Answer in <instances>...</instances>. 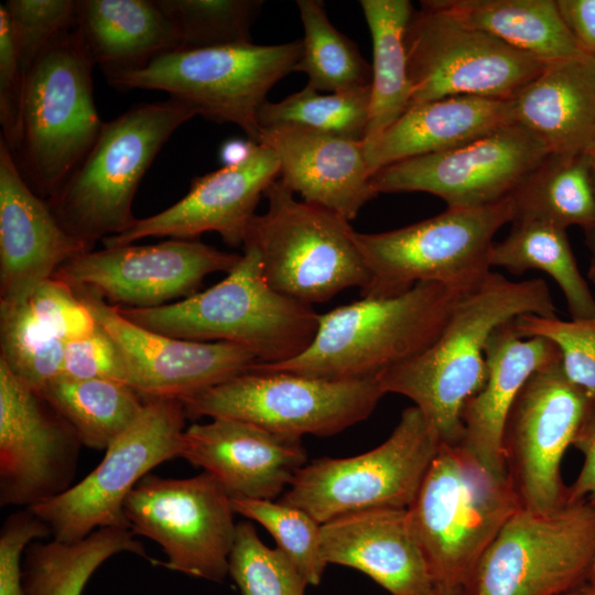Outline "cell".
<instances>
[{
	"mask_svg": "<svg viewBox=\"0 0 595 595\" xmlns=\"http://www.w3.org/2000/svg\"><path fill=\"white\" fill-rule=\"evenodd\" d=\"M595 554V501L551 511L520 508L462 586L463 595H566L587 582Z\"/></svg>",
	"mask_w": 595,
	"mask_h": 595,
	"instance_id": "cell-12",
	"label": "cell"
},
{
	"mask_svg": "<svg viewBox=\"0 0 595 595\" xmlns=\"http://www.w3.org/2000/svg\"><path fill=\"white\" fill-rule=\"evenodd\" d=\"M524 314L556 315L547 282L511 281L493 271L459 300L432 344L379 375L385 393L410 399L442 443H461L464 407L487 379L486 343L498 326Z\"/></svg>",
	"mask_w": 595,
	"mask_h": 595,
	"instance_id": "cell-1",
	"label": "cell"
},
{
	"mask_svg": "<svg viewBox=\"0 0 595 595\" xmlns=\"http://www.w3.org/2000/svg\"><path fill=\"white\" fill-rule=\"evenodd\" d=\"M74 30L105 76L139 69L180 48L158 0H78Z\"/></svg>",
	"mask_w": 595,
	"mask_h": 595,
	"instance_id": "cell-30",
	"label": "cell"
},
{
	"mask_svg": "<svg viewBox=\"0 0 595 595\" xmlns=\"http://www.w3.org/2000/svg\"><path fill=\"white\" fill-rule=\"evenodd\" d=\"M549 153L513 122L463 145L385 166L370 181L377 194L425 192L447 208H474L509 197Z\"/></svg>",
	"mask_w": 595,
	"mask_h": 595,
	"instance_id": "cell-17",
	"label": "cell"
},
{
	"mask_svg": "<svg viewBox=\"0 0 595 595\" xmlns=\"http://www.w3.org/2000/svg\"><path fill=\"white\" fill-rule=\"evenodd\" d=\"M61 376L107 379L128 386L127 367L119 346L99 323L89 334L66 344Z\"/></svg>",
	"mask_w": 595,
	"mask_h": 595,
	"instance_id": "cell-44",
	"label": "cell"
},
{
	"mask_svg": "<svg viewBox=\"0 0 595 595\" xmlns=\"http://www.w3.org/2000/svg\"><path fill=\"white\" fill-rule=\"evenodd\" d=\"M513 122L510 100L453 96L413 106L375 141L364 143L368 167L372 175L396 162L463 145Z\"/></svg>",
	"mask_w": 595,
	"mask_h": 595,
	"instance_id": "cell-29",
	"label": "cell"
},
{
	"mask_svg": "<svg viewBox=\"0 0 595 595\" xmlns=\"http://www.w3.org/2000/svg\"><path fill=\"white\" fill-rule=\"evenodd\" d=\"M379 376L329 380L251 369L183 398L187 418H229L302 439L331 436L364 420L385 396Z\"/></svg>",
	"mask_w": 595,
	"mask_h": 595,
	"instance_id": "cell-10",
	"label": "cell"
},
{
	"mask_svg": "<svg viewBox=\"0 0 595 595\" xmlns=\"http://www.w3.org/2000/svg\"><path fill=\"white\" fill-rule=\"evenodd\" d=\"M26 74L23 71L4 4L0 6L1 139L14 153L20 140Z\"/></svg>",
	"mask_w": 595,
	"mask_h": 595,
	"instance_id": "cell-45",
	"label": "cell"
},
{
	"mask_svg": "<svg viewBox=\"0 0 595 595\" xmlns=\"http://www.w3.org/2000/svg\"><path fill=\"white\" fill-rule=\"evenodd\" d=\"M458 21L551 63L584 55L556 0H426Z\"/></svg>",
	"mask_w": 595,
	"mask_h": 595,
	"instance_id": "cell-31",
	"label": "cell"
},
{
	"mask_svg": "<svg viewBox=\"0 0 595 595\" xmlns=\"http://www.w3.org/2000/svg\"><path fill=\"white\" fill-rule=\"evenodd\" d=\"M372 39L369 122L364 143L375 141L410 107L404 34L414 11L408 0H360Z\"/></svg>",
	"mask_w": 595,
	"mask_h": 595,
	"instance_id": "cell-32",
	"label": "cell"
},
{
	"mask_svg": "<svg viewBox=\"0 0 595 595\" xmlns=\"http://www.w3.org/2000/svg\"><path fill=\"white\" fill-rule=\"evenodd\" d=\"M556 4L582 53L595 57V0H556Z\"/></svg>",
	"mask_w": 595,
	"mask_h": 595,
	"instance_id": "cell-48",
	"label": "cell"
},
{
	"mask_svg": "<svg viewBox=\"0 0 595 595\" xmlns=\"http://www.w3.org/2000/svg\"><path fill=\"white\" fill-rule=\"evenodd\" d=\"M82 446L73 426L0 360V506L32 508L68 490Z\"/></svg>",
	"mask_w": 595,
	"mask_h": 595,
	"instance_id": "cell-19",
	"label": "cell"
},
{
	"mask_svg": "<svg viewBox=\"0 0 595 595\" xmlns=\"http://www.w3.org/2000/svg\"><path fill=\"white\" fill-rule=\"evenodd\" d=\"M76 431L83 446L106 451L139 416L144 400L107 379L58 376L36 391Z\"/></svg>",
	"mask_w": 595,
	"mask_h": 595,
	"instance_id": "cell-36",
	"label": "cell"
},
{
	"mask_svg": "<svg viewBox=\"0 0 595 595\" xmlns=\"http://www.w3.org/2000/svg\"><path fill=\"white\" fill-rule=\"evenodd\" d=\"M591 401L564 375L562 360L536 371L513 401L504 426L507 478L521 507L551 511L567 502L561 461Z\"/></svg>",
	"mask_w": 595,
	"mask_h": 595,
	"instance_id": "cell-16",
	"label": "cell"
},
{
	"mask_svg": "<svg viewBox=\"0 0 595 595\" xmlns=\"http://www.w3.org/2000/svg\"><path fill=\"white\" fill-rule=\"evenodd\" d=\"M510 101L515 122L550 152L595 149V57L548 63Z\"/></svg>",
	"mask_w": 595,
	"mask_h": 595,
	"instance_id": "cell-28",
	"label": "cell"
},
{
	"mask_svg": "<svg viewBox=\"0 0 595 595\" xmlns=\"http://www.w3.org/2000/svg\"><path fill=\"white\" fill-rule=\"evenodd\" d=\"M470 290L423 282L397 296L361 298L318 313L315 336L299 356L252 368L329 380L379 376L432 344Z\"/></svg>",
	"mask_w": 595,
	"mask_h": 595,
	"instance_id": "cell-2",
	"label": "cell"
},
{
	"mask_svg": "<svg viewBox=\"0 0 595 595\" xmlns=\"http://www.w3.org/2000/svg\"><path fill=\"white\" fill-rule=\"evenodd\" d=\"M131 529L99 528L75 542H31L22 569L24 595H82L95 571L121 552L148 558Z\"/></svg>",
	"mask_w": 595,
	"mask_h": 595,
	"instance_id": "cell-34",
	"label": "cell"
},
{
	"mask_svg": "<svg viewBox=\"0 0 595 595\" xmlns=\"http://www.w3.org/2000/svg\"><path fill=\"white\" fill-rule=\"evenodd\" d=\"M429 595H463L461 586L435 585Z\"/></svg>",
	"mask_w": 595,
	"mask_h": 595,
	"instance_id": "cell-51",
	"label": "cell"
},
{
	"mask_svg": "<svg viewBox=\"0 0 595 595\" xmlns=\"http://www.w3.org/2000/svg\"><path fill=\"white\" fill-rule=\"evenodd\" d=\"M96 326L75 290L51 278L24 302L0 303V360L20 381L39 391L61 376L66 344Z\"/></svg>",
	"mask_w": 595,
	"mask_h": 595,
	"instance_id": "cell-26",
	"label": "cell"
},
{
	"mask_svg": "<svg viewBox=\"0 0 595 595\" xmlns=\"http://www.w3.org/2000/svg\"><path fill=\"white\" fill-rule=\"evenodd\" d=\"M304 29L303 52L294 72L318 91L337 93L371 84L372 68L358 46L329 21L321 0H298Z\"/></svg>",
	"mask_w": 595,
	"mask_h": 595,
	"instance_id": "cell-37",
	"label": "cell"
},
{
	"mask_svg": "<svg viewBox=\"0 0 595 595\" xmlns=\"http://www.w3.org/2000/svg\"><path fill=\"white\" fill-rule=\"evenodd\" d=\"M93 247L61 224L0 138V303L26 301L63 264Z\"/></svg>",
	"mask_w": 595,
	"mask_h": 595,
	"instance_id": "cell-22",
	"label": "cell"
},
{
	"mask_svg": "<svg viewBox=\"0 0 595 595\" xmlns=\"http://www.w3.org/2000/svg\"><path fill=\"white\" fill-rule=\"evenodd\" d=\"M186 419L180 399L144 400L139 416L108 446L94 470L62 495L29 509L62 542L82 540L99 528L131 529L126 499L151 469L180 457Z\"/></svg>",
	"mask_w": 595,
	"mask_h": 595,
	"instance_id": "cell-14",
	"label": "cell"
},
{
	"mask_svg": "<svg viewBox=\"0 0 595 595\" xmlns=\"http://www.w3.org/2000/svg\"><path fill=\"white\" fill-rule=\"evenodd\" d=\"M258 143L250 139L232 138L226 140L219 148L218 159L221 166H236L251 158Z\"/></svg>",
	"mask_w": 595,
	"mask_h": 595,
	"instance_id": "cell-49",
	"label": "cell"
},
{
	"mask_svg": "<svg viewBox=\"0 0 595 595\" xmlns=\"http://www.w3.org/2000/svg\"><path fill=\"white\" fill-rule=\"evenodd\" d=\"M180 457L213 475L230 497L277 500L307 463L302 439L214 418L185 429Z\"/></svg>",
	"mask_w": 595,
	"mask_h": 595,
	"instance_id": "cell-23",
	"label": "cell"
},
{
	"mask_svg": "<svg viewBox=\"0 0 595 595\" xmlns=\"http://www.w3.org/2000/svg\"><path fill=\"white\" fill-rule=\"evenodd\" d=\"M515 320L501 324L489 336L485 346L486 382L462 412L461 444L498 477H507L501 441L513 401L531 375L562 360L551 340L521 337Z\"/></svg>",
	"mask_w": 595,
	"mask_h": 595,
	"instance_id": "cell-27",
	"label": "cell"
},
{
	"mask_svg": "<svg viewBox=\"0 0 595 595\" xmlns=\"http://www.w3.org/2000/svg\"><path fill=\"white\" fill-rule=\"evenodd\" d=\"M513 218L510 196L474 208H446L383 232H354L368 273L361 298H392L423 282L478 286L491 272L496 232Z\"/></svg>",
	"mask_w": 595,
	"mask_h": 595,
	"instance_id": "cell-7",
	"label": "cell"
},
{
	"mask_svg": "<svg viewBox=\"0 0 595 595\" xmlns=\"http://www.w3.org/2000/svg\"><path fill=\"white\" fill-rule=\"evenodd\" d=\"M228 574L241 595H306L307 582L278 548H269L249 520L237 523Z\"/></svg>",
	"mask_w": 595,
	"mask_h": 595,
	"instance_id": "cell-41",
	"label": "cell"
},
{
	"mask_svg": "<svg viewBox=\"0 0 595 595\" xmlns=\"http://www.w3.org/2000/svg\"><path fill=\"white\" fill-rule=\"evenodd\" d=\"M279 175L277 155L259 144L246 162L195 177L178 202L155 215L137 218L128 229L102 242L117 247L148 237L195 239L216 231L228 246H244L257 205Z\"/></svg>",
	"mask_w": 595,
	"mask_h": 595,
	"instance_id": "cell-21",
	"label": "cell"
},
{
	"mask_svg": "<svg viewBox=\"0 0 595 595\" xmlns=\"http://www.w3.org/2000/svg\"><path fill=\"white\" fill-rule=\"evenodd\" d=\"M521 337H542L560 350L566 378L595 402V316L564 321L524 314L515 320Z\"/></svg>",
	"mask_w": 595,
	"mask_h": 595,
	"instance_id": "cell-42",
	"label": "cell"
},
{
	"mask_svg": "<svg viewBox=\"0 0 595 595\" xmlns=\"http://www.w3.org/2000/svg\"><path fill=\"white\" fill-rule=\"evenodd\" d=\"M566 595H595V586L586 582Z\"/></svg>",
	"mask_w": 595,
	"mask_h": 595,
	"instance_id": "cell-52",
	"label": "cell"
},
{
	"mask_svg": "<svg viewBox=\"0 0 595 595\" xmlns=\"http://www.w3.org/2000/svg\"><path fill=\"white\" fill-rule=\"evenodd\" d=\"M520 508L507 477L490 473L461 443H441L407 508L435 585L462 587Z\"/></svg>",
	"mask_w": 595,
	"mask_h": 595,
	"instance_id": "cell-5",
	"label": "cell"
},
{
	"mask_svg": "<svg viewBox=\"0 0 595 595\" xmlns=\"http://www.w3.org/2000/svg\"><path fill=\"white\" fill-rule=\"evenodd\" d=\"M74 290L119 346L127 367L128 386L143 400H182L259 364L256 356L240 345L155 333L127 320L116 305L100 296L82 289Z\"/></svg>",
	"mask_w": 595,
	"mask_h": 595,
	"instance_id": "cell-20",
	"label": "cell"
},
{
	"mask_svg": "<svg viewBox=\"0 0 595 595\" xmlns=\"http://www.w3.org/2000/svg\"><path fill=\"white\" fill-rule=\"evenodd\" d=\"M508 236L494 242L491 268L519 275L530 270L549 274L561 289L572 318L595 316V298L582 275L566 229L540 220H516Z\"/></svg>",
	"mask_w": 595,
	"mask_h": 595,
	"instance_id": "cell-35",
	"label": "cell"
},
{
	"mask_svg": "<svg viewBox=\"0 0 595 595\" xmlns=\"http://www.w3.org/2000/svg\"><path fill=\"white\" fill-rule=\"evenodd\" d=\"M302 52V39L275 45L175 50L144 67L106 78L120 89L165 91L208 120L237 125L259 144V108L275 83L294 72Z\"/></svg>",
	"mask_w": 595,
	"mask_h": 595,
	"instance_id": "cell-9",
	"label": "cell"
},
{
	"mask_svg": "<svg viewBox=\"0 0 595 595\" xmlns=\"http://www.w3.org/2000/svg\"><path fill=\"white\" fill-rule=\"evenodd\" d=\"M263 196L268 208L252 218L242 247L257 250L271 289L312 305L366 285L367 269L348 219L295 199L280 178Z\"/></svg>",
	"mask_w": 595,
	"mask_h": 595,
	"instance_id": "cell-8",
	"label": "cell"
},
{
	"mask_svg": "<svg viewBox=\"0 0 595 595\" xmlns=\"http://www.w3.org/2000/svg\"><path fill=\"white\" fill-rule=\"evenodd\" d=\"M95 65L73 30L50 45L26 73L13 155L24 180L44 199L57 192L102 128L94 100Z\"/></svg>",
	"mask_w": 595,
	"mask_h": 595,
	"instance_id": "cell-6",
	"label": "cell"
},
{
	"mask_svg": "<svg viewBox=\"0 0 595 595\" xmlns=\"http://www.w3.org/2000/svg\"><path fill=\"white\" fill-rule=\"evenodd\" d=\"M235 513L260 523L309 585H318L326 566L321 523L306 511L278 500L231 497Z\"/></svg>",
	"mask_w": 595,
	"mask_h": 595,
	"instance_id": "cell-40",
	"label": "cell"
},
{
	"mask_svg": "<svg viewBox=\"0 0 595 595\" xmlns=\"http://www.w3.org/2000/svg\"><path fill=\"white\" fill-rule=\"evenodd\" d=\"M173 22L178 50H198L251 42V26L261 0H158Z\"/></svg>",
	"mask_w": 595,
	"mask_h": 595,
	"instance_id": "cell-39",
	"label": "cell"
},
{
	"mask_svg": "<svg viewBox=\"0 0 595 595\" xmlns=\"http://www.w3.org/2000/svg\"><path fill=\"white\" fill-rule=\"evenodd\" d=\"M587 278L595 285V259L592 258L587 270Z\"/></svg>",
	"mask_w": 595,
	"mask_h": 595,
	"instance_id": "cell-53",
	"label": "cell"
},
{
	"mask_svg": "<svg viewBox=\"0 0 595 595\" xmlns=\"http://www.w3.org/2000/svg\"><path fill=\"white\" fill-rule=\"evenodd\" d=\"M421 7L404 34L409 108L453 96L511 100L548 64L425 1Z\"/></svg>",
	"mask_w": 595,
	"mask_h": 595,
	"instance_id": "cell-13",
	"label": "cell"
},
{
	"mask_svg": "<svg viewBox=\"0 0 595 595\" xmlns=\"http://www.w3.org/2000/svg\"><path fill=\"white\" fill-rule=\"evenodd\" d=\"M589 156V170H591V180L595 196V149L588 153ZM585 242L588 250L592 253V259H595V223L587 229L584 230Z\"/></svg>",
	"mask_w": 595,
	"mask_h": 595,
	"instance_id": "cell-50",
	"label": "cell"
},
{
	"mask_svg": "<svg viewBox=\"0 0 595 595\" xmlns=\"http://www.w3.org/2000/svg\"><path fill=\"white\" fill-rule=\"evenodd\" d=\"M587 583L595 586V554H594L592 567H591V571H589V574H588Z\"/></svg>",
	"mask_w": 595,
	"mask_h": 595,
	"instance_id": "cell-54",
	"label": "cell"
},
{
	"mask_svg": "<svg viewBox=\"0 0 595 595\" xmlns=\"http://www.w3.org/2000/svg\"><path fill=\"white\" fill-rule=\"evenodd\" d=\"M370 85L320 94L312 86L286 98L266 101L258 111L262 130L299 127L318 132L364 141L370 109Z\"/></svg>",
	"mask_w": 595,
	"mask_h": 595,
	"instance_id": "cell-38",
	"label": "cell"
},
{
	"mask_svg": "<svg viewBox=\"0 0 595 595\" xmlns=\"http://www.w3.org/2000/svg\"><path fill=\"white\" fill-rule=\"evenodd\" d=\"M195 116L194 107L169 97L104 122L89 152L46 199L61 224L93 246L128 229L137 220L132 202L143 175L174 131Z\"/></svg>",
	"mask_w": 595,
	"mask_h": 595,
	"instance_id": "cell-4",
	"label": "cell"
},
{
	"mask_svg": "<svg viewBox=\"0 0 595 595\" xmlns=\"http://www.w3.org/2000/svg\"><path fill=\"white\" fill-rule=\"evenodd\" d=\"M327 564L355 569L391 595H429L435 586L407 508H372L321 524Z\"/></svg>",
	"mask_w": 595,
	"mask_h": 595,
	"instance_id": "cell-25",
	"label": "cell"
},
{
	"mask_svg": "<svg viewBox=\"0 0 595 595\" xmlns=\"http://www.w3.org/2000/svg\"><path fill=\"white\" fill-rule=\"evenodd\" d=\"M125 515L136 534L156 542L163 566L223 582L236 527L231 497L210 474L165 478L147 474L128 495Z\"/></svg>",
	"mask_w": 595,
	"mask_h": 595,
	"instance_id": "cell-15",
	"label": "cell"
},
{
	"mask_svg": "<svg viewBox=\"0 0 595 595\" xmlns=\"http://www.w3.org/2000/svg\"><path fill=\"white\" fill-rule=\"evenodd\" d=\"M588 153L550 152L510 195L512 221L589 228L595 223V196Z\"/></svg>",
	"mask_w": 595,
	"mask_h": 595,
	"instance_id": "cell-33",
	"label": "cell"
},
{
	"mask_svg": "<svg viewBox=\"0 0 595 595\" xmlns=\"http://www.w3.org/2000/svg\"><path fill=\"white\" fill-rule=\"evenodd\" d=\"M132 323L166 336L226 342L249 349L259 364H279L303 353L317 329L318 313L267 283L260 257L244 247L236 267L217 284L156 307L117 306Z\"/></svg>",
	"mask_w": 595,
	"mask_h": 595,
	"instance_id": "cell-3",
	"label": "cell"
},
{
	"mask_svg": "<svg viewBox=\"0 0 595 595\" xmlns=\"http://www.w3.org/2000/svg\"><path fill=\"white\" fill-rule=\"evenodd\" d=\"M4 6L25 74L50 45L75 28L74 0H9Z\"/></svg>",
	"mask_w": 595,
	"mask_h": 595,
	"instance_id": "cell-43",
	"label": "cell"
},
{
	"mask_svg": "<svg viewBox=\"0 0 595 595\" xmlns=\"http://www.w3.org/2000/svg\"><path fill=\"white\" fill-rule=\"evenodd\" d=\"M52 536L47 524L31 509L10 513L0 530V595H24L22 553L37 539Z\"/></svg>",
	"mask_w": 595,
	"mask_h": 595,
	"instance_id": "cell-46",
	"label": "cell"
},
{
	"mask_svg": "<svg viewBox=\"0 0 595 595\" xmlns=\"http://www.w3.org/2000/svg\"><path fill=\"white\" fill-rule=\"evenodd\" d=\"M441 443L434 426L411 405L377 447L356 456L307 462L279 500L321 524L366 509L408 508Z\"/></svg>",
	"mask_w": 595,
	"mask_h": 595,
	"instance_id": "cell-11",
	"label": "cell"
},
{
	"mask_svg": "<svg viewBox=\"0 0 595 595\" xmlns=\"http://www.w3.org/2000/svg\"><path fill=\"white\" fill-rule=\"evenodd\" d=\"M240 258L196 239L173 238L90 250L67 261L53 278L111 305L148 309L195 294L206 275L230 272Z\"/></svg>",
	"mask_w": 595,
	"mask_h": 595,
	"instance_id": "cell-18",
	"label": "cell"
},
{
	"mask_svg": "<svg viewBox=\"0 0 595 595\" xmlns=\"http://www.w3.org/2000/svg\"><path fill=\"white\" fill-rule=\"evenodd\" d=\"M573 445L584 455V463L573 485L567 487V501H595V402L591 403Z\"/></svg>",
	"mask_w": 595,
	"mask_h": 595,
	"instance_id": "cell-47",
	"label": "cell"
},
{
	"mask_svg": "<svg viewBox=\"0 0 595 595\" xmlns=\"http://www.w3.org/2000/svg\"><path fill=\"white\" fill-rule=\"evenodd\" d=\"M259 144L274 152L279 178L294 194L349 221L378 195L363 141L286 126L262 130Z\"/></svg>",
	"mask_w": 595,
	"mask_h": 595,
	"instance_id": "cell-24",
	"label": "cell"
}]
</instances>
